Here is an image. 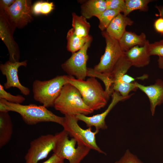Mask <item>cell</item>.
<instances>
[{"mask_svg":"<svg viewBox=\"0 0 163 163\" xmlns=\"http://www.w3.org/2000/svg\"><path fill=\"white\" fill-rule=\"evenodd\" d=\"M10 111L20 114L23 121L30 125L42 122H52L62 125L64 117L57 116L43 105L31 104L23 105L8 102L0 98V112Z\"/></svg>","mask_w":163,"mask_h":163,"instance_id":"cell-1","label":"cell"},{"mask_svg":"<svg viewBox=\"0 0 163 163\" xmlns=\"http://www.w3.org/2000/svg\"><path fill=\"white\" fill-rule=\"evenodd\" d=\"M68 83L78 89L85 104L93 111L104 107L110 96L95 77H91L85 80L69 76Z\"/></svg>","mask_w":163,"mask_h":163,"instance_id":"cell-2","label":"cell"},{"mask_svg":"<svg viewBox=\"0 0 163 163\" xmlns=\"http://www.w3.org/2000/svg\"><path fill=\"white\" fill-rule=\"evenodd\" d=\"M54 107L65 116L87 115L94 111L85 104L78 89L69 83L62 87Z\"/></svg>","mask_w":163,"mask_h":163,"instance_id":"cell-3","label":"cell"},{"mask_svg":"<svg viewBox=\"0 0 163 163\" xmlns=\"http://www.w3.org/2000/svg\"><path fill=\"white\" fill-rule=\"evenodd\" d=\"M69 76L58 75L48 80H35L32 84L34 99L46 108L54 107L62 87L68 83Z\"/></svg>","mask_w":163,"mask_h":163,"instance_id":"cell-4","label":"cell"},{"mask_svg":"<svg viewBox=\"0 0 163 163\" xmlns=\"http://www.w3.org/2000/svg\"><path fill=\"white\" fill-rule=\"evenodd\" d=\"M78 121L75 116L65 115L62 126L69 135L75 139L77 145L84 146L106 155V153L101 149L96 142V135L99 131L95 130L93 131L91 127L83 129L78 125Z\"/></svg>","mask_w":163,"mask_h":163,"instance_id":"cell-5","label":"cell"},{"mask_svg":"<svg viewBox=\"0 0 163 163\" xmlns=\"http://www.w3.org/2000/svg\"><path fill=\"white\" fill-rule=\"evenodd\" d=\"M57 133V139L53 151L59 158L68 160L69 163H80L89 153L91 149L87 147L77 145L76 147L75 139H69L64 129Z\"/></svg>","mask_w":163,"mask_h":163,"instance_id":"cell-6","label":"cell"},{"mask_svg":"<svg viewBox=\"0 0 163 163\" xmlns=\"http://www.w3.org/2000/svg\"><path fill=\"white\" fill-rule=\"evenodd\" d=\"M101 34L105 41V51L99 63L93 69L110 78L114 66L124 55L125 52L121 48L119 40L110 36L105 30L102 31Z\"/></svg>","mask_w":163,"mask_h":163,"instance_id":"cell-7","label":"cell"},{"mask_svg":"<svg viewBox=\"0 0 163 163\" xmlns=\"http://www.w3.org/2000/svg\"><path fill=\"white\" fill-rule=\"evenodd\" d=\"M58 138L57 133L42 135L32 141L24 156L25 163H37L46 158L53 151Z\"/></svg>","mask_w":163,"mask_h":163,"instance_id":"cell-8","label":"cell"},{"mask_svg":"<svg viewBox=\"0 0 163 163\" xmlns=\"http://www.w3.org/2000/svg\"><path fill=\"white\" fill-rule=\"evenodd\" d=\"M92 40V38L80 50L72 53L70 57L62 64V68L68 75L75 76L77 79L85 80L87 76V63L88 58L87 51Z\"/></svg>","mask_w":163,"mask_h":163,"instance_id":"cell-9","label":"cell"},{"mask_svg":"<svg viewBox=\"0 0 163 163\" xmlns=\"http://www.w3.org/2000/svg\"><path fill=\"white\" fill-rule=\"evenodd\" d=\"M32 6L31 0H15L11 6L2 11L15 30L24 27L33 20Z\"/></svg>","mask_w":163,"mask_h":163,"instance_id":"cell-10","label":"cell"},{"mask_svg":"<svg viewBox=\"0 0 163 163\" xmlns=\"http://www.w3.org/2000/svg\"><path fill=\"white\" fill-rule=\"evenodd\" d=\"M15 30L4 12L0 10V38L8 48L9 60L13 62L19 61L20 57L18 46L13 37Z\"/></svg>","mask_w":163,"mask_h":163,"instance_id":"cell-11","label":"cell"},{"mask_svg":"<svg viewBox=\"0 0 163 163\" xmlns=\"http://www.w3.org/2000/svg\"><path fill=\"white\" fill-rule=\"evenodd\" d=\"M27 60L20 62H13L9 60L4 64L0 65V70L2 74L6 78L4 87L8 89L11 87H16L18 89L21 93L25 95L30 94L28 88L23 85L20 82L18 75L19 68L21 66L26 67L27 65Z\"/></svg>","mask_w":163,"mask_h":163,"instance_id":"cell-12","label":"cell"},{"mask_svg":"<svg viewBox=\"0 0 163 163\" xmlns=\"http://www.w3.org/2000/svg\"><path fill=\"white\" fill-rule=\"evenodd\" d=\"M112 99L107 109L103 112L92 116L79 114L76 116L78 120L84 122L88 127L94 126L95 130L105 129L107 128L105 122V118L114 107L119 102L125 101L128 98L122 96L118 92L114 91L112 95Z\"/></svg>","mask_w":163,"mask_h":163,"instance_id":"cell-13","label":"cell"},{"mask_svg":"<svg viewBox=\"0 0 163 163\" xmlns=\"http://www.w3.org/2000/svg\"><path fill=\"white\" fill-rule=\"evenodd\" d=\"M135 83L138 89L145 93L148 97L151 114L154 116L156 107L163 104V81L158 79L154 84L147 86L137 82H135Z\"/></svg>","mask_w":163,"mask_h":163,"instance_id":"cell-14","label":"cell"},{"mask_svg":"<svg viewBox=\"0 0 163 163\" xmlns=\"http://www.w3.org/2000/svg\"><path fill=\"white\" fill-rule=\"evenodd\" d=\"M149 43L147 40L143 46H136L125 52V56L132 66L141 68L149 64L151 56L149 51Z\"/></svg>","mask_w":163,"mask_h":163,"instance_id":"cell-15","label":"cell"},{"mask_svg":"<svg viewBox=\"0 0 163 163\" xmlns=\"http://www.w3.org/2000/svg\"><path fill=\"white\" fill-rule=\"evenodd\" d=\"M133 22L130 18L120 13L113 19L105 31L110 36L119 40L126 31V27L131 26Z\"/></svg>","mask_w":163,"mask_h":163,"instance_id":"cell-16","label":"cell"},{"mask_svg":"<svg viewBox=\"0 0 163 163\" xmlns=\"http://www.w3.org/2000/svg\"><path fill=\"white\" fill-rule=\"evenodd\" d=\"M107 9L106 0H88L81 6V15L89 19L96 17Z\"/></svg>","mask_w":163,"mask_h":163,"instance_id":"cell-17","label":"cell"},{"mask_svg":"<svg viewBox=\"0 0 163 163\" xmlns=\"http://www.w3.org/2000/svg\"><path fill=\"white\" fill-rule=\"evenodd\" d=\"M147 40L146 35L143 32L137 35L134 32L126 31L119 41L123 50L126 52L136 46H143Z\"/></svg>","mask_w":163,"mask_h":163,"instance_id":"cell-18","label":"cell"},{"mask_svg":"<svg viewBox=\"0 0 163 163\" xmlns=\"http://www.w3.org/2000/svg\"><path fill=\"white\" fill-rule=\"evenodd\" d=\"M13 131V125L8 112H0V148L10 140Z\"/></svg>","mask_w":163,"mask_h":163,"instance_id":"cell-19","label":"cell"},{"mask_svg":"<svg viewBox=\"0 0 163 163\" xmlns=\"http://www.w3.org/2000/svg\"><path fill=\"white\" fill-rule=\"evenodd\" d=\"M92 38L91 35L80 37L76 35L72 28L67 32L66 36L67 50L72 53L81 49L86 43Z\"/></svg>","mask_w":163,"mask_h":163,"instance_id":"cell-20","label":"cell"},{"mask_svg":"<svg viewBox=\"0 0 163 163\" xmlns=\"http://www.w3.org/2000/svg\"><path fill=\"white\" fill-rule=\"evenodd\" d=\"M72 26L75 33L80 37L89 35L91 25L87 19L82 15H78L75 12L72 13Z\"/></svg>","mask_w":163,"mask_h":163,"instance_id":"cell-21","label":"cell"},{"mask_svg":"<svg viewBox=\"0 0 163 163\" xmlns=\"http://www.w3.org/2000/svg\"><path fill=\"white\" fill-rule=\"evenodd\" d=\"M152 1L151 0H125V9L123 14L127 16L132 11L137 10L147 11L148 5Z\"/></svg>","mask_w":163,"mask_h":163,"instance_id":"cell-22","label":"cell"},{"mask_svg":"<svg viewBox=\"0 0 163 163\" xmlns=\"http://www.w3.org/2000/svg\"><path fill=\"white\" fill-rule=\"evenodd\" d=\"M120 13L117 10L107 9L96 16L99 20L98 27L102 31L106 30L113 19Z\"/></svg>","mask_w":163,"mask_h":163,"instance_id":"cell-23","label":"cell"},{"mask_svg":"<svg viewBox=\"0 0 163 163\" xmlns=\"http://www.w3.org/2000/svg\"><path fill=\"white\" fill-rule=\"evenodd\" d=\"M54 9V5L53 2L39 1L36 2L32 5V10L34 15H46L51 13Z\"/></svg>","mask_w":163,"mask_h":163,"instance_id":"cell-24","label":"cell"},{"mask_svg":"<svg viewBox=\"0 0 163 163\" xmlns=\"http://www.w3.org/2000/svg\"><path fill=\"white\" fill-rule=\"evenodd\" d=\"M0 98L4 99L7 101L16 104H21L25 100L24 97L21 95L18 94L14 95L6 91L4 87L0 84Z\"/></svg>","mask_w":163,"mask_h":163,"instance_id":"cell-25","label":"cell"},{"mask_svg":"<svg viewBox=\"0 0 163 163\" xmlns=\"http://www.w3.org/2000/svg\"><path fill=\"white\" fill-rule=\"evenodd\" d=\"M115 163H143L129 149L126 150L123 155Z\"/></svg>","mask_w":163,"mask_h":163,"instance_id":"cell-26","label":"cell"},{"mask_svg":"<svg viewBox=\"0 0 163 163\" xmlns=\"http://www.w3.org/2000/svg\"><path fill=\"white\" fill-rule=\"evenodd\" d=\"M107 9L117 10L124 13L125 9V0H106Z\"/></svg>","mask_w":163,"mask_h":163,"instance_id":"cell-27","label":"cell"},{"mask_svg":"<svg viewBox=\"0 0 163 163\" xmlns=\"http://www.w3.org/2000/svg\"><path fill=\"white\" fill-rule=\"evenodd\" d=\"M149 51L150 56L156 55L163 57V42L160 40L152 43H149Z\"/></svg>","mask_w":163,"mask_h":163,"instance_id":"cell-28","label":"cell"},{"mask_svg":"<svg viewBox=\"0 0 163 163\" xmlns=\"http://www.w3.org/2000/svg\"><path fill=\"white\" fill-rule=\"evenodd\" d=\"M155 29L157 32L163 34V18H160L155 20L154 22Z\"/></svg>","mask_w":163,"mask_h":163,"instance_id":"cell-29","label":"cell"},{"mask_svg":"<svg viewBox=\"0 0 163 163\" xmlns=\"http://www.w3.org/2000/svg\"><path fill=\"white\" fill-rule=\"evenodd\" d=\"M43 163H64V159L53 153L49 159Z\"/></svg>","mask_w":163,"mask_h":163,"instance_id":"cell-30","label":"cell"},{"mask_svg":"<svg viewBox=\"0 0 163 163\" xmlns=\"http://www.w3.org/2000/svg\"><path fill=\"white\" fill-rule=\"evenodd\" d=\"M15 0H1L0 1V10H4L5 9L11 6Z\"/></svg>","mask_w":163,"mask_h":163,"instance_id":"cell-31","label":"cell"},{"mask_svg":"<svg viewBox=\"0 0 163 163\" xmlns=\"http://www.w3.org/2000/svg\"><path fill=\"white\" fill-rule=\"evenodd\" d=\"M155 7L158 9L159 12V14H156V16H159L160 18H163V6H156Z\"/></svg>","mask_w":163,"mask_h":163,"instance_id":"cell-32","label":"cell"},{"mask_svg":"<svg viewBox=\"0 0 163 163\" xmlns=\"http://www.w3.org/2000/svg\"><path fill=\"white\" fill-rule=\"evenodd\" d=\"M158 62L159 68L163 69V57H159Z\"/></svg>","mask_w":163,"mask_h":163,"instance_id":"cell-33","label":"cell"},{"mask_svg":"<svg viewBox=\"0 0 163 163\" xmlns=\"http://www.w3.org/2000/svg\"><path fill=\"white\" fill-rule=\"evenodd\" d=\"M160 41L163 42V40H161Z\"/></svg>","mask_w":163,"mask_h":163,"instance_id":"cell-34","label":"cell"}]
</instances>
